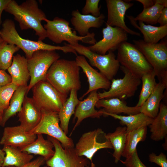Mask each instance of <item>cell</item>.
Returning a JSON list of instances; mask_svg holds the SVG:
<instances>
[{
	"instance_id": "21",
	"label": "cell",
	"mask_w": 167,
	"mask_h": 167,
	"mask_svg": "<svg viewBox=\"0 0 167 167\" xmlns=\"http://www.w3.org/2000/svg\"><path fill=\"white\" fill-rule=\"evenodd\" d=\"M95 107L101 109L103 115L106 113L119 115L123 113L128 115H134L140 113V107L129 106L123 100L117 98L102 99H99L97 102Z\"/></svg>"
},
{
	"instance_id": "28",
	"label": "cell",
	"mask_w": 167,
	"mask_h": 167,
	"mask_svg": "<svg viewBox=\"0 0 167 167\" xmlns=\"http://www.w3.org/2000/svg\"><path fill=\"white\" fill-rule=\"evenodd\" d=\"M2 149L5 153L2 167H21L30 162L34 157L32 155L23 152L18 148L3 146Z\"/></svg>"
},
{
	"instance_id": "26",
	"label": "cell",
	"mask_w": 167,
	"mask_h": 167,
	"mask_svg": "<svg viewBox=\"0 0 167 167\" xmlns=\"http://www.w3.org/2000/svg\"><path fill=\"white\" fill-rule=\"evenodd\" d=\"M151 133L150 138L158 141L162 140L167 136V106L161 103L158 113L149 126Z\"/></svg>"
},
{
	"instance_id": "35",
	"label": "cell",
	"mask_w": 167,
	"mask_h": 167,
	"mask_svg": "<svg viewBox=\"0 0 167 167\" xmlns=\"http://www.w3.org/2000/svg\"><path fill=\"white\" fill-rule=\"evenodd\" d=\"M165 7L156 3L152 6L146 9H143L134 19L151 25L155 24L157 21L161 11Z\"/></svg>"
},
{
	"instance_id": "36",
	"label": "cell",
	"mask_w": 167,
	"mask_h": 167,
	"mask_svg": "<svg viewBox=\"0 0 167 167\" xmlns=\"http://www.w3.org/2000/svg\"><path fill=\"white\" fill-rule=\"evenodd\" d=\"M18 87L12 83L0 86V110L3 113L8 107L11 99Z\"/></svg>"
},
{
	"instance_id": "19",
	"label": "cell",
	"mask_w": 167,
	"mask_h": 167,
	"mask_svg": "<svg viewBox=\"0 0 167 167\" xmlns=\"http://www.w3.org/2000/svg\"><path fill=\"white\" fill-rule=\"evenodd\" d=\"M42 112L32 98L25 96L20 111L19 112L20 125L30 131L39 123Z\"/></svg>"
},
{
	"instance_id": "30",
	"label": "cell",
	"mask_w": 167,
	"mask_h": 167,
	"mask_svg": "<svg viewBox=\"0 0 167 167\" xmlns=\"http://www.w3.org/2000/svg\"><path fill=\"white\" fill-rule=\"evenodd\" d=\"M28 86H19L14 92L9 105L4 111L0 126H4L7 120L21 110L26 93Z\"/></svg>"
},
{
	"instance_id": "42",
	"label": "cell",
	"mask_w": 167,
	"mask_h": 167,
	"mask_svg": "<svg viewBox=\"0 0 167 167\" xmlns=\"http://www.w3.org/2000/svg\"><path fill=\"white\" fill-rule=\"evenodd\" d=\"M157 23L162 26L167 24V7H164L162 10L157 21Z\"/></svg>"
},
{
	"instance_id": "41",
	"label": "cell",
	"mask_w": 167,
	"mask_h": 167,
	"mask_svg": "<svg viewBox=\"0 0 167 167\" xmlns=\"http://www.w3.org/2000/svg\"><path fill=\"white\" fill-rule=\"evenodd\" d=\"M12 79L10 75L5 71L0 70V86L11 83Z\"/></svg>"
},
{
	"instance_id": "25",
	"label": "cell",
	"mask_w": 167,
	"mask_h": 167,
	"mask_svg": "<svg viewBox=\"0 0 167 167\" xmlns=\"http://www.w3.org/2000/svg\"><path fill=\"white\" fill-rule=\"evenodd\" d=\"M53 148L54 146L51 141L45 139L42 134H39L32 143L19 148L29 154L39 155L46 161L54 155L55 151Z\"/></svg>"
},
{
	"instance_id": "27",
	"label": "cell",
	"mask_w": 167,
	"mask_h": 167,
	"mask_svg": "<svg viewBox=\"0 0 167 167\" xmlns=\"http://www.w3.org/2000/svg\"><path fill=\"white\" fill-rule=\"evenodd\" d=\"M77 91L74 89L70 91L69 97L63 104L58 113L60 126L66 135L68 132L70 119L74 113L76 107L79 101L77 97Z\"/></svg>"
},
{
	"instance_id": "33",
	"label": "cell",
	"mask_w": 167,
	"mask_h": 167,
	"mask_svg": "<svg viewBox=\"0 0 167 167\" xmlns=\"http://www.w3.org/2000/svg\"><path fill=\"white\" fill-rule=\"evenodd\" d=\"M153 70L143 75L141 78L142 87L136 106L140 107L153 91L157 84Z\"/></svg>"
},
{
	"instance_id": "45",
	"label": "cell",
	"mask_w": 167,
	"mask_h": 167,
	"mask_svg": "<svg viewBox=\"0 0 167 167\" xmlns=\"http://www.w3.org/2000/svg\"><path fill=\"white\" fill-rule=\"evenodd\" d=\"M5 156V152L0 149V166H2Z\"/></svg>"
},
{
	"instance_id": "49",
	"label": "cell",
	"mask_w": 167,
	"mask_h": 167,
	"mask_svg": "<svg viewBox=\"0 0 167 167\" xmlns=\"http://www.w3.org/2000/svg\"><path fill=\"white\" fill-rule=\"evenodd\" d=\"M42 167H49L47 165H46L44 166H43Z\"/></svg>"
},
{
	"instance_id": "46",
	"label": "cell",
	"mask_w": 167,
	"mask_h": 167,
	"mask_svg": "<svg viewBox=\"0 0 167 167\" xmlns=\"http://www.w3.org/2000/svg\"><path fill=\"white\" fill-rule=\"evenodd\" d=\"M155 3H156L167 7V0H155Z\"/></svg>"
},
{
	"instance_id": "47",
	"label": "cell",
	"mask_w": 167,
	"mask_h": 167,
	"mask_svg": "<svg viewBox=\"0 0 167 167\" xmlns=\"http://www.w3.org/2000/svg\"><path fill=\"white\" fill-rule=\"evenodd\" d=\"M3 114L0 110V126L2 121Z\"/></svg>"
},
{
	"instance_id": "22",
	"label": "cell",
	"mask_w": 167,
	"mask_h": 167,
	"mask_svg": "<svg viewBox=\"0 0 167 167\" xmlns=\"http://www.w3.org/2000/svg\"><path fill=\"white\" fill-rule=\"evenodd\" d=\"M7 70L11 77L12 83L18 86H28L30 75L26 58L19 54L14 56L11 65Z\"/></svg>"
},
{
	"instance_id": "40",
	"label": "cell",
	"mask_w": 167,
	"mask_h": 167,
	"mask_svg": "<svg viewBox=\"0 0 167 167\" xmlns=\"http://www.w3.org/2000/svg\"><path fill=\"white\" fill-rule=\"evenodd\" d=\"M45 162L44 158L39 156L33 160L31 161L26 165L19 167H41ZM7 167H17L14 166H9Z\"/></svg>"
},
{
	"instance_id": "13",
	"label": "cell",
	"mask_w": 167,
	"mask_h": 167,
	"mask_svg": "<svg viewBox=\"0 0 167 167\" xmlns=\"http://www.w3.org/2000/svg\"><path fill=\"white\" fill-rule=\"evenodd\" d=\"M47 139L53 143L54 153L50 159L45 161L49 167H88V160L83 156H79L74 148H65L56 139L48 136Z\"/></svg>"
},
{
	"instance_id": "6",
	"label": "cell",
	"mask_w": 167,
	"mask_h": 167,
	"mask_svg": "<svg viewBox=\"0 0 167 167\" xmlns=\"http://www.w3.org/2000/svg\"><path fill=\"white\" fill-rule=\"evenodd\" d=\"M117 59L122 66L136 77L153 70L142 53L133 44L126 41L121 43L118 49Z\"/></svg>"
},
{
	"instance_id": "1",
	"label": "cell",
	"mask_w": 167,
	"mask_h": 167,
	"mask_svg": "<svg viewBox=\"0 0 167 167\" xmlns=\"http://www.w3.org/2000/svg\"><path fill=\"white\" fill-rule=\"evenodd\" d=\"M4 11L14 16L21 30L33 29L38 41H42L47 37L41 24V21L47 17L36 0H27L20 5L14 0H11Z\"/></svg>"
},
{
	"instance_id": "24",
	"label": "cell",
	"mask_w": 167,
	"mask_h": 167,
	"mask_svg": "<svg viewBox=\"0 0 167 167\" xmlns=\"http://www.w3.org/2000/svg\"><path fill=\"white\" fill-rule=\"evenodd\" d=\"M126 16L131 24L140 31L143 36V40L147 43H157L167 36V24L162 26H154L146 25L142 22L139 21L138 25L133 16Z\"/></svg>"
},
{
	"instance_id": "20",
	"label": "cell",
	"mask_w": 167,
	"mask_h": 167,
	"mask_svg": "<svg viewBox=\"0 0 167 167\" xmlns=\"http://www.w3.org/2000/svg\"><path fill=\"white\" fill-rule=\"evenodd\" d=\"M71 15V24L81 36L88 35L89 33V29L91 28H99L101 27L105 18L103 14L96 17L90 15H83L78 10L73 11Z\"/></svg>"
},
{
	"instance_id": "38",
	"label": "cell",
	"mask_w": 167,
	"mask_h": 167,
	"mask_svg": "<svg viewBox=\"0 0 167 167\" xmlns=\"http://www.w3.org/2000/svg\"><path fill=\"white\" fill-rule=\"evenodd\" d=\"M122 162L126 167H147L141 161L137 150L131 156L126 158Z\"/></svg>"
},
{
	"instance_id": "9",
	"label": "cell",
	"mask_w": 167,
	"mask_h": 167,
	"mask_svg": "<svg viewBox=\"0 0 167 167\" xmlns=\"http://www.w3.org/2000/svg\"><path fill=\"white\" fill-rule=\"evenodd\" d=\"M70 45L77 53L87 58L90 65L98 68L100 72L109 80L113 79L117 74L120 66L113 52L109 51L107 54L103 55L93 52L88 47L81 44Z\"/></svg>"
},
{
	"instance_id": "32",
	"label": "cell",
	"mask_w": 167,
	"mask_h": 167,
	"mask_svg": "<svg viewBox=\"0 0 167 167\" xmlns=\"http://www.w3.org/2000/svg\"><path fill=\"white\" fill-rule=\"evenodd\" d=\"M147 127L143 126L127 132L122 156L126 158L131 156L137 150L139 143L145 140L147 133Z\"/></svg>"
},
{
	"instance_id": "14",
	"label": "cell",
	"mask_w": 167,
	"mask_h": 167,
	"mask_svg": "<svg viewBox=\"0 0 167 167\" xmlns=\"http://www.w3.org/2000/svg\"><path fill=\"white\" fill-rule=\"evenodd\" d=\"M106 26L102 30L103 38L88 47L91 51L101 55H105L109 51L113 52L117 49L121 43L128 39L127 33L122 28Z\"/></svg>"
},
{
	"instance_id": "4",
	"label": "cell",
	"mask_w": 167,
	"mask_h": 167,
	"mask_svg": "<svg viewBox=\"0 0 167 167\" xmlns=\"http://www.w3.org/2000/svg\"><path fill=\"white\" fill-rule=\"evenodd\" d=\"M44 21L46 22L43 27L46 31L47 37L56 44L66 41L74 46L79 44V41L92 45L97 42L94 32H89L84 36H78L75 31L72 30L69 22L64 19L56 17L52 20L46 18Z\"/></svg>"
},
{
	"instance_id": "39",
	"label": "cell",
	"mask_w": 167,
	"mask_h": 167,
	"mask_svg": "<svg viewBox=\"0 0 167 167\" xmlns=\"http://www.w3.org/2000/svg\"><path fill=\"white\" fill-rule=\"evenodd\" d=\"M149 161L154 163L161 167H167V159L166 156L163 152L157 155L154 153H150L148 156Z\"/></svg>"
},
{
	"instance_id": "11",
	"label": "cell",
	"mask_w": 167,
	"mask_h": 167,
	"mask_svg": "<svg viewBox=\"0 0 167 167\" xmlns=\"http://www.w3.org/2000/svg\"><path fill=\"white\" fill-rule=\"evenodd\" d=\"M120 68L124 75L123 78L112 79L108 91L98 92L99 99L117 98L123 100L135 95L138 87L141 83V79L131 73L122 66Z\"/></svg>"
},
{
	"instance_id": "18",
	"label": "cell",
	"mask_w": 167,
	"mask_h": 167,
	"mask_svg": "<svg viewBox=\"0 0 167 167\" xmlns=\"http://www.w3.org/2000/svg\"><path fill=\"white\" fill-rule=\"evenodd\" d=\"M88 96L82 101H80L75 109L73 120L77 118V121L74 126L71 135L84 119L88 117L100 118L103 115L100 109L97 110L95 109L96 105L99 100L97 90H94L89 93Z\"/></svg>"
},
{
	"instance_id": "37",
	"label": "cell",
	"mask_w": 167,
	"mask_h": 167,
	"mask_svg": "<svg viewBox=\"0 0 167 167\" xmlns=\"http://www.w3.org/2000/svg\"><path fill=\"white\" fill-rule=\"evenodd\" d=\"M100 0H86L85 5L82 10V14L90 15L96 17L99 16L101 13V6L99 7Z\"/></svg>"
},
{
	"instance_id": "10",
	"label": "cell",
	"mask_w": 167,
	"mask_h": 167,
	"mask_svg": "<svg viewBox=\"0 0 167 167\" xmlns=\"http://www.w3.org/2000/svg\"><path fill=\"white\" fill-rule=\"evenodd\" d=\"M105 133L101 128L84 133L74 147L79 156L86 157L91 162V167H95L92 159L95 153L103 148L113 149L110 142L105 137Z\"/></svg>"
},
{
	"instance_id": "44",
	"label": "cell",
	"mask_w": 167,
	"mask_h": 167,
	"mask_svg": "<svg viewBox=\"0 0 167 167\" xmlns=\"http://www.w3.org/2000/svg\"><path fill=\"white\" fill-rule=\"evenodd\" d=\"M141 3L143 6V9H146L152 6L155 4V0H136Z\"/></svg>"
},
{
	"instance_id": "29",
	"label": "cell",
	"mask_w": 167,
	"mask_h": 167,
	"mask_svg": "<svg viewBox=\"0 0 167 167\" xmlns=\"http://www.w3.org/2000/svg\"><path fill=\"white\" fill-rule=\"evenodd\" d=\"M104 116H110L119 120L121 125L126 127L127 132L143 126H149L153 119L140 112L126 116L110 113L105 114Z\"/></svg>"
},
{
	"instance_id": "8",
	"label": "cell",
	"mask_w": 167,
	"mask_h": 167,
	"mask_svg": "<svg viewBox=\"0 0 167 167\" xmlns=\"http://www.w3.org/2000/svg\"><path fill=\"white\" fill-rule=\"evenodd\" d=\"M60 57L59 55L56 50H40L34 52L31 57L27 59L30 75L27 93L37 83L46 80L49 69Z\"/></svg>"
},
{
	"instance_id": "50",
	"label": "cell",
	"mask_w": 167,
	"mask_h": 167,
	"mask_svg": "<svg viewBox=\"0 0 167 167\" xmlns=\"http://www.w3.org/2000/svg\"><path fill=\"white\" fill-rule=\"evenodd\" d=\"M0 167H2V166H0Z\"/></svg>"
},
{
	"instance_id": "5",
	"label": "cell",
	"mask_w": 167,
	"mask_h": 167,
	"mask_svg": "<svg viewBox=\"0 0 167 167\" xmlns=\"http://www.w3.org/2000/svg\"><path fill=\"white\" fill-rule=\"evenodd\" d=\"M134 45L151 66L159 81H167V41L150 44L142 40H133Z\"/></svg>"
},
{
	"instance_id": "31",
	"label": "cell",
	"mask_w": 167,
	"mask_h": 167,
	"mask_svg": "<svg viewBox=\"0 0 167 167\" xmlns=\"http://www.w3.org/2000/svg\"><path fill=\"white\" fill-rule=\"evenodd\" d=\"M126 127L118 126L113 132L105 134V137L111 143L114 152L113 156L115 163H117L122 156L125 146L126 135Z\"/></svg>"
},
{
	"instance_id": "12",
	"label": "cell",
	"mask_w": 167,
	"mask_h": 167,
	"mask_svg": "<svg viewBox=\"0 0 167 167\" xmlns=\"http://www.w3.org/2000/svg\"><path fill=\"white\" fill-rule=\"evenodd\" d=\"M42 112L39 122L29 132L36 135H47L58 140L63 148H74L73 140L67 136L60 126L58 113L47 111Z\"/></svg>"
},
{
	"instance_id": "2",
	"label": "cell",
	"mask_w": 167,
	"mask_h": 167,
	"mask_svg": "<svg viewBox=\"0 0 167 167\" xmlns=\"http://www.w3.org/2000/svg\"><path fill=\"white\" fill-rule=\"evenodd\" d=\"M80 68L75 60L59 59L49 69L46 80L61 93L68 96L71 89L81 88Z\"/></svg>"
},
{
	"instance_id": "23",
	"label": "cell",
	"mask_w": 167,
	"mask_h": 167,
	"mask_svg": "<svg viewBox=\"0 0 167 167\" xmlns=\"http://www.w3.org/2000/svg\"><path fill=\"white\" fill-rule=\"evenodd\" d=\"M167 84L161 81L157 83L152 93L140 107V112L152 119L157 115L162 100L164 97L165 90Z\"/></svg>"
},
{
	"instance_id": "48",
	"label": "cell",
	"mask_w": 167,
	"mask_h": 167,
	"mask_svg": "<svg viewBox=\"0 0 167 167\" xmlns=\"http://www.w3.org/2000/svg\"><path fill=\"white\" fill-rule=\"evenodd\" d=\"M4 41L2 38L0 36V44Z\"/></svg>"
},
{
	"instance_id": "3",
	"label": "cell",
	"mask_w": 167,
	"mask_h": 167,
	"mask_svg": "<svg viewBox=\"0 0 167 167\" xmlns=\"http://www.w3.org/2000/svg\"><path fill=\"white\" fill-rule=\"evenodd\" d=\"M0 36L4 41L14 44L21 49L27 59L30 58L34 52L40 50H60L65 53H72L77 55L75 50L68 44L65 43L62 46H55L41 41H33L21 37L15 28L14 22L10 19H6L2 23Z\"/></svg>"
},
{
	"instance_id": "7",
	"label": "cell",
	"mask_w": 167,
	"mask_h": 167,
	"mask_svg": "<svg viewBox=\"0 0 167 167\" xmlns=\"http://www.w3.org/2000/svg\"><path fill=\"white\" fill-rule=\"evenodd\" d=\"M32 98L41 111L58 113L67 96L56 89L46 80H41L32 88Z\"/></svg>"
},
{
	"instance_id": "17",
	"label": "cell",
	"mask_w": 167,
	"mask_h": 167,
	"mask_svg": "<svg viewBox=\"0 0 167 167\" xmlns=\"http://www.w3.org/2000/svg\"><path fill=\"white\" fill-rule=\"evenodd\" d=\"M36 137L37 135L26 131L20 125L7 126L3 130L0 144L20 148L31 143Z\"/></svg>"
},
{
	"instance_id": "34",
	"label": "cell",
	"mask_w": 167,
	"mask_h": 167,
	"mask_svg": "<svg viewBox=\"0 0 167 167\" xmlns=\"http://www.w3.org/2000/svg\"><path fill=\"white\" fill-rule=\"evenodd\" d=\"M19 49L15 45L5 41L0 44V70L8 69L12 63L14 54Z\"/></svg>"
},
{
	"instance_id": "16",
	"label": "cell",
	"mask_w": 167,
	"mask_h": 167,
	"mask_svg": "<svg viewBox=\"0 0 167 167\" xmlns=\"http://www.w3.org/2000/svg\"><path fill=\"white\" fill-rule=\"evenodd\" d=\"M75 61L86 76L89 83L87 91L80 98L81 100L91 92L99 89L108 90L111 83L103 75L94 69L88 63L85 57L82 55L76 56Z\"/></svg>"
},
{
	"instance_id": "15",
	"label": "cell",
	"mask_w": 167,
	"mask_h": 167,
	"mask_svg": "<svg viewBox=\"0 0 167 167\" xmlns=\"http://www.w3.org/2000/svg\"><path fill=\"white\" fill-rule=\"evenodd\" d=\"M105 1L108 11L106 25L118 27L124 30L127 33L140 36L139 33L128 28L124 21L126 11L132 7L134 3L122 0H106Z\"/></svg>"
},
{
	"instance_id": "43",
	"label": "cell",
	"mask_w": 167,
	"mask_h": 167,
	"mask_svg": "<svg viewBox=\"0 0 167 167\" xmlns=\"http://www.w3.org/2000/svg\"><path fill=\"white\" fill-rule=\"evenodd\" d=\"M11 0H0V27L2 24L1 16L2 12L10 2ZM1 30H0V33Z\"/></svg>"
}]
</instances>
